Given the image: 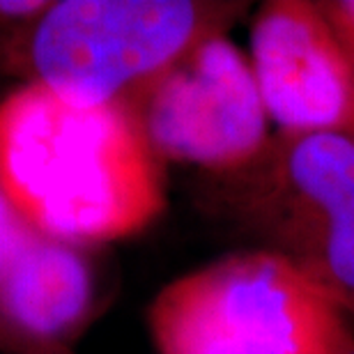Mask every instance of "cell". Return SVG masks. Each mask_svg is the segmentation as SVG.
Returning <instances> with one entry per match:
<instances>
[{
  "label": "cell",
  "mask_w": 354,
  "mask_h": 354,
  "mask_svg": "<svg viewBox=\"0 0 354 354\" xmlns=\"http://www.w3.org/2000/svg\"><path fill=\"white\" fill-rule=\"evenodd\" d=\"M242 5L194 0L48 3L28 37L35 81L76 106L127 102L237 17Z\"/></svg>",
  "instance_id": "3957f363"
},
{
  "label": "cell",
  "mask_w": 354,
  "mask_h": 354,
  "mask_svg": "<svg viewBox=\"0 0 354 354\" xmlns=\"http://www.w3.org/2000/svg\"><path fill=\"white\" fill-rule=\"evenodd\" d=\"M246 173L258 175V194L281 191V218L272 221L283 251L315 225L354 216V136L308 133L269 140L267 150Z\"/></svg>",
  "instance_id": "8992f818"
},
{
  "label": "cell",
  "mask_w": 354,
  "mask_h": 354,
  "mask_svg": "<svg viewBox=\"0 0 354 354\" xmlns=\"http://www.w3.org/2000/svg\"><path fill=\"white\" fill-rule=\"evenodd\" d=\"M279 253L297 260L354 315V216L315 225Z\"/></svg>",
  "instance_id": "ba28073f"
},
{
  "label": "cell",
  "mask_w": 354,
  "mask_h": 354,
  "mask_svg": "<svg viewBox=\"0 0 354 354\" xmlns=\"http://www.w3.org/2000/svg\"><path fill=\"white\" fill-rule=\"evenodd\" d=\"M345 306L297 260L237 251L171 281L147 308L157 354H348Z\"/></svg>",
  "instance_id": "7a4b0ae2"
},
{
  "label": "cell",
  "mask_w": 354,
  "mask_h": 354,
  "mask_svg": "<svg viewBox=\"0 0 354 354\" xmlns=\"http://www.w3.org/2000/svg\"><path fill=\"white\" fill-rule=\"evenodd\" d=\"M161 159L232 175L269 145V115L251 60L214 32L127 99Z\"/></svg>",
  "instance_id": "277c9868"
},
{
  "label": "cell",
  "mask_w": 354,
  "mask_h": 354,
  "mask_svg": "<svg viewBox=\"0 0 354 354\" xmlns=\"http://www.w3.org/2000/svg\"><path fill=\"white\" fill-rule=\"evenodd\" d=\"M127 102L76 106L30 81L0 99V191L41 235L131 237L166 207L164 166Z\"/></svg>",
  "instance_id": "6da1fadb"
},
{
  "label": "cell",
  "mask_w": 354,
  "mask_h": 354,
  "mask_svg": "<svg viewBox=\"0 0 354 354\" xmlns=\"http://www.w3.org/2000/svg\"><path fill=\"white\" fill-rule=\"evenodd\" d=\"M317 5L354 58V0H322Z\"/></svg>",
  "instance_id": "30bf717a"
},
{
  "label": "cell",
  "mask_w": 354,
  "mask_h": 354,
  "mask_svg": "<svg viewBox=\"0 0 354 354\" xmlns=\"http://www.w3.org/2000/svg\"><path fill=\"white\" fill-rule=\"evenodd\" d=\"M90 263L74 244L39 235L0 279V324L21 341L60 343L88 320Z\"/></svg>",
  "instance_id": "52a82bcc"
},
{
  "label": "cell",
  "mask_w": 354,
  "mask_h": 354,
  "mask_svg": "<svg viewBox=\"0 0 354 354\" xmlns=\"http://www.w3.org/2000/svg\"><path fill=\"white\" fill-rule=\"evenodd\" d=\"M348 354H354V350H352V352H348Z\"/></svg>",
  "instance_id": "8fae6325"
},
{
  "label": "cell",
  "mask_w": 354,
  "mask_h": 354,
  "mask_svg": "<svg viewBox=\"0 0 354 354\" xmlns=\"http://www.w3.org/2000/svg\"><path fill=\"white\" fill-rule=\"evenodd\" d=\"M249 60L281 136H354V58L317 3L269 0L251 19Z\"/></svg>",
  "instance_id": "5b68a950"
},
{
  "label": "cell",
  "mask_w": 354,
  "mask_h": 354,
  "mask_svg": "<svg viewBox=\"0 0 354 354\" xmlns=\"http://www.w3.org/2000/svg\"><path fill=\"white\" fill-rule=\"evenodd\" d=\"M37 235L39 230H35L0 191V279L10 272Z\"/></svg>",
  "instance_id": "9c48e42d"
}]
</instances>
